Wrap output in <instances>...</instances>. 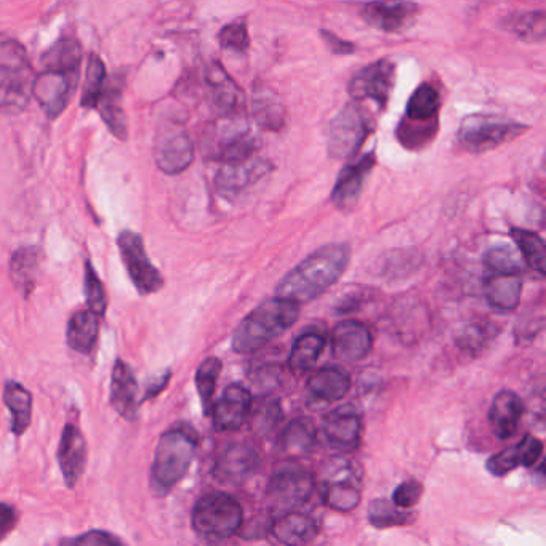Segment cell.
Returning a JSON list of instances; mask_svg holds the SVG:
<instances>
[{
  "label": "cell",
  "mask_w": 546,
  "mask_h": 546,
  "mask_svg": "<svg viewBox=\"0 0 546 546\" xmlns=\"http://www.w3.org/2000/svg\"><path fill=\"white\" fill-rule=\"evenodd\" d=\"M221 49L231 50L234 53H245L249 50V31L244 20H236L221 29L218 34Z\"/></svg>",
  "instance_id": "obj_45"
},
{
  "label": "cell",
  "mask_w": 546,
  "mask_h": 546,
  "mask_svg": "<svg viewBox=\"0 0 546 546\" xmlns=\"http://www.w3.org/2000/svg\"><path fill=\"white\" fill-rule=\"evenodd\" d=\"M484 294L494 310L510 313L521 302L522 279L518 274H494L484 284Z\"/></svg>",
  "instance_id": "obj_28"
},
{
  "label": "cell",
  "mask_w": 546,
  "mask_h": 546,
  "mask_svg": "<svg viewBox=\"0 0 546 546\" xmlns=\"http://www.w3.org/2000/svg\"><path fill=\"white\" fill-rule=\"evenodd\" d=\"M506 28L524 42H543L546 37V13H516L506 21Z\"/></svg>",
  "instance_id": "obj_38"
},
{
  "label": "cell",
  "mask_w": 546,
  "mask_h": 546,
  "mask_svg": "<svg viewBox=\"0 0 546 546\" xmlns=\"http://www.w3.org/2000/svg\"><path fill=\"white\" fill-rule=\"evenodd\" d=\"M350 258L348 245H324L281 279L276 287V297L298 306L313 302L337 284L350 265Z\"/></svg>",
  "instance_id": "obj_1"
},
{
  "label": "cell",
  "mask_w": 546,
  "mask_h": 546,
  "mask_svg": "<svg viewBox=\"0 0 546 546\" xmlns=\"http://www.w3.org/2000/svg\"><path fill=\"white\" fill-rule=\"evenodd\" d=\"M300 316V306L274 297L261 303L258 308L239 324L233 337V350L250 354L281 337L294 326Z\"/></svg>",
  "instance_id": "obj_4"
},
{
  "label": "cell",
  "mask_w": 546,
  "mask_h": 546,
  "mask_svg": "<svg viewBox=\"0 0 546 546\" xmlns=\"http://www.w3.org/2000/svg\"><path fill=\"white\" fill-rule=\"evenodd\" d=\"M420 7L414 2H372L364 5L362 18L383 33H401L414 25Z\"/></svg>",
  "instance_id": "obj_17"
},
{
  "label": "cell",
  "mask_w": 546,
  "mask_h": 546,
  "mask_svg": "<svg viewBox=\"0 0 546 546\" xmlns=\"http://www.w3.org/2000/svg\"><path fill=\"white\" fill-rule=\"evenodd\" d=\"M154 159L167 175L185 172L194 161V145L188 130L178 122L162 125L154 143Z\"/></svg>",
  "instance_id": "obj_11"
},
{
  "label": "cell",
  "mask_w": 546,
  "mask_h": 546,
  "mask_svg": "<svg viewBox=\"0 0 546 546\" xmlns=\"http://www.w3.org/2000/svg\"><path fill=\"white\" fill-rule=\"evenodd\" d=\"M526 125L497 116H468L458 129V143L468 153H486L526 132Z\"/></svg>",
  "instance_id": "obj_8"
},
{
  "label": "cell",
  "mask_w": 546,
  "mask_h": 546,
  "mask_svg": "<svg viewBox=\"0 0 546 546\" xmlns=\"http://www.w3.org/2000/svg\"><path fill=\"white\" fill-rule=\"evenodd\" d=\"M441 95L431 84L418 85L407 103L406 119L412 122H438Z\"/></svg>",
  "instance_id": "obj_34"
},
{
  "label": "cell",
  "mask_w": 546,
  "mask_h": 546,
  "mask_svg": "<svg viewBox=\"0 0 546 546\" xmlns=\"http://www.w3.org/2000/svg\"><path fill=\"white\" fill-rule=\"evenodd\" d=\"M326 335L318 330H308L295 340L289 356V367L294 374L302 375L313 369L326 348Z\"/></svg>",
  "instance_id": "obj_31"
},
{
  "label": "cell",
  "mask_w": 546,
  "mask_h": 546,
  "mask_svg": "<svg viewBox=\"0 0 546 546\" xmlns=\"http://www.w3.org/2000/svg\"><path fill=\"white\" fill-rule=\"evenodd\" d=\"M197 446L199 439L189 426H173L162 434L151 466V489L154 494H169L185 478L196 458Z\"/></svg>",
  "instance_id": "obj_3"
},
{
  "label": "cell",
  "mask_w": 546,
  "mask_h": 546,
  "mask_svg": "<svg viewBox=\"0 0 546 546\" xmlns=\"http://www.w3.org/2000/svg\"><path fill=\"white\" fill-rule=\"evenodd\" d=\"M332 353L343 362H358L372 351L374 337L369 327L359 321H343L332 332Z\"/></svg>",
  "instance_id": "obj_18"
},
{
  "label": "cell",
  "mask_w": 546,
  "mask_h": 546,
  "mask_svg": "<svg viewBox=\"0 0 546 546\" xmlns=\"http://www.w3.org/2000/svg\"><path fill=\"white\" fill-rule=\"evenodd\" d=\"M42 252L37 247H21L13 253L10 261V274L13 284L23 294H31L36 287L41 271Z\"/></svg>",
  "instance_id": "obj_29"
},
{
  "label": "cell",
  "mask_w": 546,
  "mask_h": 546,
  "mask_svg": "<svg viewBox=\"0 0 546 546\" xmlns=\"http://www.w3.org/2000/svg\"><path fill=\"white\" fill-rule=\"evenodd\" d=\"M258 466H260V457L257 450L249 444L237 442L221 452L213 468V474L221 482L239 484L249 478L250 474L255 473Z\"/></svg>",
  "instance_id": "obj_20"
},
{
  "label": "cell",
  "mask_w": 546,
  "mask_h": 546,
  "mask_svg": "<svg viewBox=\"0 0 546 546\" xmlns=\"http://www.w3.org/2000/svg\"><path fill=\"white\" fill-rule=\"evenodd\" d=\"M511 237L518 245L519 255H521L524 265L543 276L546 273V249L542 237L529 229L519 228H514L511 231Z\"/></svg>",
  "instance_id": "obj_35"
},
{
  "label": "cell",
  "mask_w": 546,
  "mask_h": 546,
  "mask_svg": "<svg viewBox=\"0 0 546 546\" xmlns=\"http://www.w3.org/2000/svg\"><path fill=\"white\" fill-rule=\"evenodd\" d=\"M321 34L322 37H324V42H326L330 52L335 53V55H351V53H354V50H356L354 44L343 41V39L335 36L334 33H330V31H322Z\"/></svg>",
  "instance_id": "obj_49"
},
{
  "label": "cell",
  "mask_w": 546,
  "mask_h": 546,
  "mask_svg": "<svg viewBox=\"0 0 546 546\" xmlns=\"http://www.w3.org/2000/svg\"><path fill=\"white\" fill-rule=\"evenodd\" d=\"M34 79L25 47L13 39H0V113H21L33 95Z\"/></svg>",
  "instance_id": "obj_5"
},
{
  "label": "cell",
  "mask_w": 546,
  "mask_h": 546,
  "mask_svg": "<svg viewBox=\"0 0 546 546\" xmlns=\"http://www.w3.org/2000/svg\"><path fill=\"white\" fill-rule=\"evenodd\" d=\"M4 401L7 409L12 414L13 434L21 436L31 425L33 414V394L26 390L25 386L17 382H9L5 385Z\"/></svg>",
  "instance_id": "obj_32"
},
{
  "label": "cell",
  "mask_w": 546,
  "mask_h": 546,
  "mask_svg": "<svg viewBox=\"0 0 546 546\" xmlns=\"http://www.w3.org/2000/svg\"><path fill=\"white\" fill-rule=\"evenodd\" d=\"M322 500L330 510L350 513L362 500V470L350 457H334L321 473Z\"/></svg>",
  "instance_id": "obj_7"
},
{
  "label": "cell",
  "mask_w": 546,
  "mask_h": 546,
  "mask_svg": "<svg viewBox=\"0 0 546 546\" xmlns=\"http://www.w3.org/2000/svg\"><path fill=\"white\" fill-rule=\"evenodd\" d=\"M369 521L377 529H386V527L406 526L414 519L393 503L375 500L370 503Z\"/></svg>",
  "instance_id": "obj_41"
},
{
  "label": "cell",
  "mask_w": 546,
  "mask_h": 546,
  "mask_svg": "<svg viewBox=\"0 0 546 546\" xmlns=\"http://www.w3.org/2000/svg\"><path fill=\"white\" fill-rule=\"evenodd\" d=\"M170 380V372L169 374H165L164 377L159 378L157 382H154L153 385L149 386L148 393H146L145 398H143V401H146V399H151L156 396V394L161 393L162 390H164L165 385L169 383Z\"/></svg>",
  "instance_id": "obj_51"
},
{
  "label": "cell",
  "mask_w": 546,
  "mask_h": 546,
  "mask_svg": "<svg viewBox=\"0 0 546 546\" xmlns=\"http://www.w3.org/2000/svg\"><path fill=\"white\" fill-rule=\"evenodd\" d=\"M221 369H223V364L217 358L205 359L201 366H199V369H197L196 388L199 398H201L202 409H204L205 415H209L212 412L213 396H215V388H217Z\"/></svg>",
  "instance_id": "obj_39"
},
{
  "label": "cell",
  "mask_w": 546,
  "mask_h": 546,
  "mask_svg": "<svg viewBox=\"0 0 546 546\" xmlns=\"http://www.w3.org/2000/svg\"><path fill=\"white\" fill-rule=\"evenodd\" d=\"M117 245L133 286L137 287L138 292L141 295H149L161 289L164 281L161 273L149 260L143 239L133 231H122L117 237Z\"/></svg>",
  "instance_id": "obj_12"
},
{
  "label": "cell",
  "mask_w": 546,
  "mask_h": 546,
  "mask_svg": "<svg viewBox=\"0 0 546 546\" xmlns=\"http://www.w3.org/2000/svg\"><path fill=\"white\" fill-rule=\"evenodd\" d=\"M100 335V318L92 311L81 310L74 314L68 324L66 340L77 353L90 354Z\"/></svg>",
  "instance_id": "obj_30"
},
{
  "label": "cell",
  "mask_w": 546,
  "mask_h": 546,
  "mask_svg": "<svg viewBox=\"0 0 546 546\" xmlns=\"http://www.w3.org/2000/svg\"><path fill=\"white\" fill-rule=\"evenodd\" d=\"M524 414V402L514 391L503 390L495 396L489 410L492 433L498 439H510L518 431Z\"/></svg>",
  "instance_id": "obj_25"
},
{
  "label": "cell",
  "mask_w": 546,
  "mask_h": 546,
  "mask_svg": "<svg viewBox=\"0 0 546 546\" xmlns=\"http://www.w3.org/2000/svg\"><path fill=\"white\" fill-rule=\"evenodd\" d=\"M375 164H377V157L374 153H369L359 157L353 164L346 165L340 172L334 186V193H332V202L338 210L353 209Z\"/></svg>",
  "instance_id": "obj_19"
},
{
  "label": "cell",
  "mask_w": 546,
  "mask_h": 546,
  "mask_svg": "<svg viewBox=\"0 0 546 546\" xmlns=\"http://www.w3.org/2000/svg\"><path fill=\"white\" fill-rule=\"evenodd\" d=\"M253 119L263 129L278 132L286 125V109L268 90H258L252 100Z\"/></svg>",
  "instance_id": "obj_36"
},
{
  "label": "cell",
  "mask_w": 546,
  "mask_h": 546,
  "mask_svg": "<svg viewBox=\"0 0 546 546\" xmlns=\"http://www.w3.org/2000/svg\"><path fill=\"white\" fill-rule=\"evenodd\" d=\"M372 130L374 122L358 103L346 105L329 124L327 151L330 157L338 161L350 159L358 153Z\"/></svg>",
  "instance_id": "obj_9"
},
{
  "label": "cell",
  "mask_w": 546,
  "mask_h": 546,
  "mask_svg": "<svg viewBox=\"0 0 546 546\" xmlns=\"http://www.w3.org/2000/svg\"><path fill=\"white\" fill-rule=\"evenodd\" d=\"M271 170V164L258 157H250L247 161L223 164L215 178V188L218 193L228 199H234L237 194L257 183Z\"/></svg>",
  "instance_id": "obj_16"
},
{
  "label": "cell",
  "mask_w": 546,
  "mask_h": 546,
  "mask_svg": "<svg viewBox=\"0 0 546 546\" xmlns=\"http://www.w3.org/2000/svg\"><path fill=\"white\" fill-rule=\"evenodd\" d=\"M60 546H124V543L105 530H89L74 538H63Z\"/></svg>",
  "instance_id": "obj_46"
},
{
  "label": "cell",
  "mask_w": 546,
  "mask_h": 546,
  "mask_svg": "<svg viewBox=\"0 0 546 546\" xmlns=\"http://www.w3.org/2000/svg\"><path fill=\"white\" fill-rule=\"evenodd\" d=\"M396 84V65L391 60H378L359 69L351 77L348 92L354 101L372 100L378 108H385Z\"/></svg>",
  "instance_id": "obj_13"
},
{
  "label": "cell",
  "mask_w": 546,
  "mask_h": 546,
  "mask_svg": "<svg viewBox=\"0 0 546 546\" xmlns=\"http://www.w3.org/2000/svg\"><path fill=\"white\" fill-rule=\"evenodd\" d=\"M361 418L351 409H337L327 415L322 425V433L334 449L350 452L361 441Z\"/></svg>",
  "instance_id": "obj_24"
},
{
  "label": "cell",
  "mask_w": 546,
  "mask_h": 546,
  "mask_svg": "<svg viewBox=\"0 0 546 546\" xmlns=\"http://www.w3.org/2000/svg\"><path fill=\"white\" fill-rule=\"evenodd\" d=\"M85 298H87L89 311H92L98 318H103L106 313V306H108L105 287H103V282L98 278V274L95 273V269L90 263L85 265Z\"/></svg>",
  "instance_id": "obj_44"
},
{
  "label": "cell",
  "mask_w": 546,
  "mask_h": 546,
  "mask_svg": "<svg viewBox=\"0 0 546 546\" xmlns=\"http://www.w3.org/2000/svg\"><path fill=\"white\" fill-rule=\"evenodd\" d=\"M103 121L116 137L125 140L127 138V119L122 109L121 90L106 85L105 92L101 95L97 105Z\"/></svg>",
  "instance_id": "obj_37"
},
{
  "label": "cell",
  "mask_w": 546,
  "mask_h": 546,
  "mask_svg": "<svg viewBox=\"0 0 546 546\" xmlns=\"http://www.w3.org/2000/svg\"><path fill=\"white\" fill-rule=\"evenodd\" d=\"M487 338H489V334H487L484 327L481 329L479 326H470L466 327L462 334L458 335V345L462 346V348H468V350L481 348Z\"/></svg>",
  "instance_id": "obj_48"
},
{
  "label": "cell",
  "mask_w": 546,
  "mask_h": 546,
  "mask_svg": "<svg viewBox=\"0 0 546 546\" xmlns=\"http://www.w3.org/2000/svg\"><path fill=\"white\" fill-rule=\"evenodd\" d=\"M423 486L418 481H404L393 492V505L401 510L414 508L422 500Z\"/></svg>",
  "instance_id": "obj_47"
},
{
  "label": "cell",
  "mask_w": 546,
  "mask_h": 546,
  "mask_svg": "<svg viewBox=\"0 0 546 546\" xmlns=\"http://www.w3.org/2000/svg\"><path fill=\"white\" fill-rule=\"evenodd\" d=\"M350 388V375L340 367H324V369L316 370L306 383V390L311 398L326 404L342 401Z\"/></svg>",
  "instance_id": "obj_27"
},
{
  "label": "cell",
  "mask_w": 546,
  "mask_h": 546,
  "mask_svg": "<svg viewBox=\"0 0 546 546\" xmlns=\"http://www.w3.org/2000/svg\"><path fill=\"white\" fill-rule=\"evenodd\" d=\"M138 383L124 361H116L111 377V404L117 414L127 422H137L140 414V401H138Z\"/></svg>",
  "instance_id": "obj_22"
},
{
  "label": "cell",
  "mask_w": 546,
  "mask_h": 546,
  "mask_svg": "<svg viewBox=\"0 0 546 546\" xmlns=\"http://www.w3.org/2000/svg\"><path fill=\"white\" fill-rule=\"evenodd\" d=\"M542 455V441L527 434L526 438L518 442L516 446L506 447L498 454L492 455L487 460L486 468L490 474L500 478V476H505V474L516 470L518 466H535Z\"/></svg>",
  "instance_id": "obj_23"
},
{
  "label": "cell",
  "mask_w": 546,
  "mask_h": 546,
  "mask_svg": "<svg viewBox=\"0 0 546 546\" xmlns=\"http://www.w3.org/2000/svg\"><path fill=\"white\" fill-rule=\"evenodd\" d=\"M244 511L231 495L212 492L197 500L193 510V529L205 542L220 543L241 529Z\"/></svg>",
  "instance_id": "obj_6"
},
{
  "label": "cell",
  "mask_w": 546,
  "mask_h": 546,
  "mask_svg": "<svg viewBox=\"0 0 546 546\" xmlns=\"http://www.w3.org/2000/svg\"><path fill=\"white\" fill-rule=\"evenodd\" d=\"M316 446V430L306 418H295L289 423L281 438V449L289 457H306Z\"/></svg>",
  "instance_id": "obj_33"
},
{
  "label": "cell",
  "mask_w": 546,
  "mask_h": 546,
  "mask_svg": "<svg viewBox=\"0 0 546 546\" xmlns=\"http://www.w3.org/2000/svg\"><path fill=\"white\" fill-rule=\"evenodd\" d=\"M271 532L282 545L305 546L318 535V524L310 514L287 511L273 522Z\"/></svg>",
  "instance_id": "obj_26"
},
{
  "label": "cell",
  "mask_w": 546,
  "mask_h": 546,
  "mask_svg": "<svg viewBox=\"0 0 546 546\" xmlns=\"http://www.w3.org/2000/svg\"><path fill=\"white\" fill-rule=\"evenodd\" d=\"M58 463H60L66 486L73 489L81 479L85 465H87V442H85L81 430H77L76 426L71 423L65 426V430L61 434Z\"/></svg>",
  "instance_id": "obj_21"
},
{
  "label": "cell",
  "mask_w": 546,
  "mask_h": 546,
  "mask_svg": "<svg viewBox=\"0 0 546 546\" xmlns=\"http://www.w3.org/2000/svg\"><path fill=\"white\" fill-rule=\"evenodd\" d=\"M106 89L105 63L98 55H90L84 90H82L81 105L84 108H97L98 101Z\"/></svg>",
  "instance_id": "obj_40"
},
{
  "label": "cell",
  "mask_w": 546,
  "mask_h": 546,
  "mask_svg": "<svg viewBox=\"0 0 546 546\" xmlns=\"http://www.w3.org/2000/svg\"><path fill=\"white\" fill-rule=\"evenodd\" d=\"M314 486L316 479L311 471L298 463H286L274 471L266 494L274 508L287 513L292 508L303 505L313 494Z\"/></svg>",
  "instance_id": "obj_10"
},
{
  "label": "cell",
  "mask_w": 546,
  "mask_h": 546,
  "mask_svg": "<svg viewBox=\"0 0 546 546\" xmlns=\"http://www.w3.org/2000/svg\"><path fill=\"white\" fill-rule=\"evenodd\" d=\"M205 81L209 87L210 103L220 117L234 119L244 108V95L233 77L226 73L220 63H212L205 73Z\"/></svg>",
  "instance_id": "obj_15"
},
{
  "label": "cell",
  "mask_w": 546,
  "mask_h": 546,
  "mask_svg": "<svg viewBox=\"0 0 546 546\" xmlns=\"http://www.w3.org/2000/svg\"><path fill=\"white\" fill-rule=\"evenodd\" d=\"M484 263L495 271V274H518L519 276L524 269L521 255L508 245H498L490 249L484 257Z\"/></svg>",
  "instance_id": "obj_42"
},
{
  "label": "cell",
  "mask_w": 546,
  "mask_h": 546,
  "mask_svg": "<svg viewBox=\"0 0 546 546\" xmlns=\"http://www.w3.org/2000/svg\"><path fill=\"white\" fill-rule=\"evenodd\" d=\"M436 130H438V122L423 124V122L407 121L404 117V121L398 127V138L402 145L409 149L423 148L426 143L433 140Z\"/></svg>",
  "instance_id": "obj_43"
},
{
  "label": "cell",
  "mask_w": 546,
  "mask_h": 546,
  "mask_svg": "<svg viewBox=\"0 0 546 546\" xmlns=\"http://www.w3.org/2000/svg\"><path fill=\"white\" fill-rule=\"evenodd\" d=\"M252 412V396L241 385H229L212 407L215 430L220 433L236 431L247 422Z\"/></svg>",
  "instance_id": "obj_14"
},
{
  "label": "cell",
  "mask_w": 546,
  "mask_h": 546,
  "mask_svg": "<svg viewBox=\"0 0 546 546\" xmlns=\"http://www.w3.org/2000/svg\"><path fill=\"white\" fill-rule=\"evenodd\" d=\"M81 58V45L74 39H61L45 53L44 71L34 79L33 97L52 119L65 111L73 97Z\"/></svg>",
  "instance_id": "obj_2"
},
{
  "label": "cell",
  "mask_w": 546,
  "mask_h": 546,
  "mask_svg": "<svg viewBox=\"0 0 546 546\" xmlns=\"http://www.w3.org/2000/svg\"><path fill=\"white\" fill-rule=\"evenodd\" d=\"M17 526V511L7 503H0V540Z\"/></svg>",
  "instance_id": "obj_50"
}]
</instances>
